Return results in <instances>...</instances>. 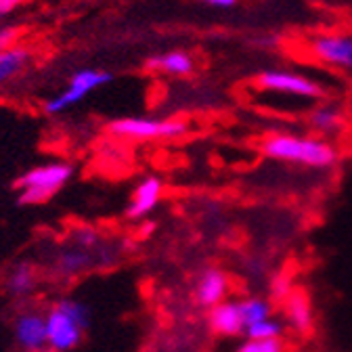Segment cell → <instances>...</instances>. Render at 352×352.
Returning a JSON list of instances; mask_svg holds the SVG:
<instances>
[{
  "instance_id": "44dd1931",
  "label": "cell",
  "mask_w": 352,
  "mask_h": 352,
  "mask_svg": "<svg viewBox=\"0 0 352 352\" xmlns=\"http://www.w3.org/2000/svg\"><path fill=\"white\" fill-rule=\"evenodd\" d=\"M269 287H271V298H273V300H279V302H283V300L292 294V283H289V279H287L285 275L273 277Z\"/></svg>"
},
{
  "instance_id": "cb8c5ba5",
  "label": "cell",
  "mask_w": 352,
  "mask_h": 352,
  "mask_svg": "<svg viewBox=\"0 0 352 352\" xmlns=\"http://www.w3.org/2000/svg\"><path fill=\"white\" fill-rule=\"evenodd\" d=\"M28 0H0V19L15 13L17 9H21Z\"/></svg>"
},
{
  "instance_id": "3957f363",
  "label": "cell",
  "mask_w": 352,
  "mask_h": 352,
  "mask_svg": "<svg viewBox=\"0 0 352 352\" xmlns=\"http://www.w3.org/2000/svg\"><path fill=\"white\" fill-rule=\"evenodd\" d=\"M91 325V311L76 298H61L47 311L49 348L53 352H72L80 346Z\"/></svg>"
},
{
  "instance_id": "d6986e66",
  "label": "cell",
  "mask_w": 352,
  "mask_h": 352,
  "mask_svg": "<svg viewBox=\"0 0 352 352\" xmlns=\"http://www.w3.org/2000/svg\"><path fill=\"white\" fill-rule=\"evenodd\" d=\"M281 333H283V323L273 317L245 327V338L250 340H281Z\"/></svg>"
},
{
  "instance_id": "603a6c76",
  "label": "cell",
  "mask_w": 352,
  "mask_h": 352,
  "mask_svg": "<svg viewBox=\"0 0 352 352\" xmlns=\"http://www.w3.org/2000/svg\"><path fill=\"white\" fill-rule=\"evenodd\" d=\"M17 38H19V30L17 28H0V51L13 47Z\"/></svg>"
},
{
  "instance_id": "30bf717a",
  "label": "cell",
  "mask_w": 352,
  "mask_h": 352,
  "mask_svg": "<svg viewBox=\"0 0 352 352\" xmlns=\"http://www.w3.org/2000/svg\"><path fill=\"white\" fill-rule=\"evenodd\" d=\"M208 325L220 338H235L245 333V321L241 317L239 302L225 300L208 311Z\"/></svg>"
},
{
  "instance_id": "8992f818",
  "label": "cell",
  "mask_w": 352,
  "mask_h": 352,
  "mask_svg": "<svg viewBox=\"0 0 352 352\" xmlns=\"http://www.w3.org/2000/svg\"><path fill=\"white\" fill-rule=\"evenodd\" d=\"M256 86L262 91H271L279 95H289V97H302V99H319L323 97V86L315 82L313 78L296 74V72H285V69H269L262 72L256 78Z\"/></svg>"
},
{
  "instance_id": "d4e9b609",
  "label": "cell",
  "mask_w": 352,
  "mask_h": 352,
  "mask_svg": "<svg viewBox=\"0 0 352 352\" xmlns=\"http://www.w3.org/2000/svg\"><path fill=\"white\" fill-rule=\"evenodd\" d=\"M199 3L212 9H233L237 5V0H199Z\"/></svg>"
},
{
  "instance_id": "6da1fadb",
  "label": "cell",
  "mask_w": 352,
  "mask_h": 352,
  "mask_svg": "<svg viewBox=\"0 0 352 352\" xmlns=\"http://www.w3.org/2000/svg\"><path fill=\"white\" fill-rule=\"evenodd\" d=\"M74 176V164L65 160H53L38 164L17 176L13 189L19 206H42L51 201Z\"/></svg>"
},
{
  "instance_id": "52a82bcc",
  "label": "cell",
  "mask_w": 352,
  "mask_h": 352,
  "mask_svg": "<svg viewBox=\"0 0 352 352\" xmlns=\"http://www.w3.org/2000/svg\"><path fill=\"white\" fill-rule=\"evenodd\" d=\"M311 53L325 65L352 69V34H319L311 42Z\"/></svg>"
},
{
  "instance_id": "5b68a950",
  "label": "cell",
  "mask_w": 352,
  "mask_h": 352,
  "mask_svg": "<svg viewBox=\"0 0 352 352\" xmlns=\"http://www.w3.org/2000/svg\"><path fill=\"white\" fill-rule=\"evenodd\" d=\"M111 80H113V74L105 72V69L86 67V69L76 72L59 95L44 101V113H47V116H59V113L72 109L74 105H78L80 101H84L88 95L95 93L97 88L109 84Z\"/></svg>"
},
{
  "instance_id": "8fae6325",
  "label": "cell",
  "mask_w": 352,
  "mask_h": 352,
  "mask_svg": "<svg viewBox=\"0 0 352 352\" xmlns=\"http://www.w3.org/2000/svg\"><path fill=\"white\" fill-rule=\"evenodd\" d=\"M229 294V277L225 275V271H220L216 267L206 269L195 283V300L199 306L210 308L225 302Z\"/></svg>"
},
{
  "instance_id": "7a4b0ae2",
  "label": "cell",
  "mask_w": 352,
  "mask_h": 352,
  "mask_svg": "<svg viewBox=\"0 0 352 352\" xmlns=\"http://www.w3.org/2000/svg\"><path fill=\"white\" fill-rule=\"evenodd\" d=\"M262 153L277 162L300 164L308 168H329L338 162V151L325 139L271 135L262 143Z\"/></svg>"
},
{
  "instance_id": "ac0fdd59",
  "label": "cell",
  "mask_w": 352,
  "mask_h": 352,
  "mask_svg": "<svg viewBox=\"0 0 352 352\" xmlns=\"http://www.w3.org/2000/svg\"><path fill=\"white\" fill-rule=\"evenodd\" d=\"M239 308H241V317L245 321V327L273 317V306H271V302L264 300V298H258V296L239 300Z\"/></svg>"
},
{
  "instance_id": "4fadbf2b",
  "label": "cell",
  "mask_w": 352,
  "mask_h": 352,
  "mask_svg": "<svg viewBox=\"0 0 352 352\" xmlns=\"http://www.w3.org/2000/svg\"><path fill=\"white\" fill-rule=\"evenodd\" d=\"M147 69L164 76L181 78V76H189L195 69V61L187 51H168V53L153 55L147 61Z\"/></svg>"
},
{
  "instance_id": "e0dca14e",
  "label": "cell",
  "mask_w": 352,
  "mask_h": 352,
  "mask_svg": "<svg viewBox=\"0 0 352 352\" xmlns=\"http://www.w3.org/2000/svg\"><path fill=\"white\" fill-rule=\"evenodd\" d=\"M308 124L313 126V130L321 132V135H336V132L344 126V116L338 107L319 105L317 109L311 111V116H308Z\"/></svg>"
},
{
  "instance_id": "ba28073f",
  "label": "cell",
  "mask_w": 352,
  "mask_h": 352,
  "mask_svg": "<svg viewBox=\"0 0 352 352\" xmlns=\"http://www.w3.org/2000/svg\"><path fill=\"white\" fill-rule=\"evenodd\" d=\"M13 336L21 350L40 352L49 348V331H47V313L25 311L15 317Z\"/></svg>"
},
{
  "instance_id": "9a60e30c",
  "label": "cell",
  "mask_w": 352,
  "mask_h": 352,
  "mask_svg": "<svg viewBox=\"0 0 352 352\" xmlns=\"http://www.w3.org/2000/svg\"><path fill=\"white\" fill-rule=\"evenodd\" d=\"M32 61V51L23 44H13V47L0 51V86L9 84L17 78Z\"/></svg>"
},
{
  "instance_id": "7402d4cb",
  "label": "cell",
  "mask_w": 352,
  "mask_h": 352,
  "mask_svg": "<svg viewBox=\"0 0 352 352\" xmlns=\"http://www.w3.org/2000/svg\"><path fill=\"white\" fill-rule=\"evenodd\" d=\"M74 239H76L78 248H82V250H91V248L97 243L99 237H97V233L91 231V229H82L80 235H74Z\"/></svg>"
},
{
  "instance_id": "7c38bea8",
  "label": "cell",
  "mask_w": 352,
  "mask_h": 352,
  "mask_svg": "<svg viewBox=\"0 0 352 352\" xmlns=\"http://www.w3.org/2000/svg\"><path fill=\"white\" fill-rule=\"evenodd\" d=\"M283 317H285V323L298 333H306L313 327V321H315L311 302L300 292H292L283 300Z\"/></svg>"
},
{
  "instance_id": "ffe728a7",
  "label": "cell",
  "mask_w": 352,
  "mask_h": 352,
  "mask_svg": "<svg viewBox=\"0 0 352 352\" xmlns=\"http://www.w3.org/2000/svg\"><path fill=\"white\" fill-rule=\"evenodd\" d=\"M235 352H285L281 340H250L245 338Z\"/></svg>"
},
{
  "instance_id": "277c9868",
  "label": "cell",
  "mask_w": 352,
  "mask_h": 352,
  "mask_svg": "<svg viewBox=\"0 0 352 352\" xmlns=\"http://www.w3.org/2000/svg\"><path fill=\"white\" fill-rule=\"evenodd\" d=\"M189 126L183 120L157 118H118L109 122L107 132L126 141H170L187 135Z\"/></svg>"
},
{
  "instance_id": "9c48e42d",
  "label": "cell",
  "mask_w": 352,
  "mask_h": 352,
  "mask_svg": "<svg viewBox=\"0 0 352 352\" xmlns=\"http://www.w3.org/2000/svg\"><path fill=\"white\" fill-rule=\"evenodd\" d=\"M164 195V181L160 176H145V179L139 181V185L135 187L126 208V216L130 220H139L149 216L162 201Z\"/></svg>"
},
{
  "instance_id": "2e32d148",
  "label": "cell",
  "mask_w": 352,
  "mask_h": 352,
  "mask_svg": "<svg viewBox=\"0 0 352 352\" xmlns=\"http://www.w3.org/2000/svg\"><path fill=\"white\" fill-rule=\"evenodd\" d=\"M93 264V256L88 250L82 248H69L65 252H61L55 260V273H59L61 277H74L84 273L88 267Z\"/></svg>"
},
{
  "instance_id": "5bb4252c",
  "label": "cell",
  "mask_w": 352,
  "mask_h": 352,
  "mask_svg": "<svg viewBox=\"0 0 352 352\" xmlns=\"http://www.w3.org/2000/svg\"><path fill=\"white\" fill-rule=\"evenodd\" d=\"M38 283V273L32 262H17L15 267L9 271L7 279H5V289L11 298L21 300V298H30L36 289Z\"/></svg>"
}]
</instances>
